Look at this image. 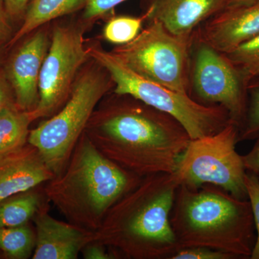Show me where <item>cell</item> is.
<instances>
[{"mask_svg":"<svg viewBox=\"0 0 259 259\" xmlns=\"http://www.w3.org/2000/svg\"><path fill=\"white\" fill-rule=\"evenodd\" d=\"M116 95V94H115ZM118 95L98 125L99 151L140 177L176 171L191 141L176 119L129 95Z\"/></svg>","mask_w":259,"mask_h":259,"instance_id":"cell-1","label":"cell"},{"mask_svg":"<svg viewBox=\"0 0 259 259\" xmlns=\"http://www.w3.org/2000/svg\"><path fill=\"white\" fill-rule=\"evenodd\" d=\"M176 173L144 177L107 211L97 240L128 258L169 259L180 249L170 223Z\"/></svg>","mask_w":259,"mask_h":259,"instance_id":"cell-2","label":"cell"},{"mask_svg":"<svg viewBox=\"0 0 259 259\" xmlns=\"http://www.w3.org/2000/svg\"><path fill=\"white\" fill-rule=\"evenodd\" d=\"M170 223L180 248L206 247L250 258L255 241L248 199L236 198L211 185L190 188L180 185Z\"/></svg>","mask_w":259,"mask_h":259,"instance_id":"cell-3","label":"cell"},{"mask_svg":"<svg viewBox=\"0 0 259 259\" xmlns=\"http://www.w3.org/2000/svg\"><path fill=\"white\" fill-rule=\"evenodd\" d=\"M71 156L66 171L48 186L47 195L75 226L94 232L109 209L143 178L116 164L85 136Z\"/></svg>","mask_w":259,"mask_h":259,"instance_id":"cell-4","label":"cell"},{"mask_svg":"<svg viewBox=\"0 0 259 259\" xmlns=\"http://www.w3.org/2000/svg\"><path fill=\"white\" fill-rule=\"evenodd\" d=\"M89 54L110 75L116 95H129L171 116L192 139L215 134L231 121L224 107L202 105L190 95L146 79L122 64L112 52L92 48Z\"/></svg>","mask_w":259,"mask_h":259,"instance_id":"cell-5","label":"cell"},{"mask_svg":"<svg viewBox=\"0 0 259 259\" xmlns=\"http://www.w3.org/2000/svg\"><path fill=\"white\" fill-rule=\"evenodd\" d=\"M102 70L84 71L74 81L69 100L59 113L30 131L28 141L55 176L69 163L71 153L95 107L112 86Z\"/></svg>","mask_w":259,"mask_h":259,"instance_id":"cell-6","label":"cell"},{"mask_svg":"<svg viewBox=\"0 0 259 259\" xmlns=\"http://www.w3.org/2000/svg\"><path fill=\"white\" fill-rule=\"evenodd\" d=\"M194 35L179 36L160 22L151 21L134 40L117 46L112 53L140 76L189 95Z\"/></svg>","mask_w":259,"mask_h":259,"instance_id":"cell-7","label":"cell"},{"mask_svg":"<svg viewBox=\"0 0 259 259\" xmlns=\"http://www.w3.org/2000/svg\"><path fill=\"white\" fill-rule=\"evenodd\" d=\"M240 128L230 121L221 131L192 139L175 173L180 185L199 188L211 185L235 197L248 199L243 158L236 151Z\"/></svg>","mask_w":259,"mask_h":259,"instance_id":"cell-8","label":"cell"},{"mask_svg":"<svg viewBox=\"0 0 259 259\" xmlns=\"http://www.w3.org/2000/svg\"><path fill=\"white\" fill-rule=\"evenodd\" d=\"M189 95L199 103L220 105L241 130L246 115L247 84L226 54L206 44L194 32L191 49Z\"/></svg>","mask_w":259,"mask_h":259,"instance_id":"cell-9","label":"cell"},{"mask_svg":"<svg viewBox=\"0 0 259 259\" xmlns=\"http://www.w3.org/2000/svg\"><path fill=\"white\" fill-rule=\"evenodd\" d=\"M83 35L82 29L74 25L53 30L40 71L38 102L30 111L33 121L54 113L70 95L78 71L90 57Z\"/></svg>","mask_w":259,"mask_h":259,"instance_id":"cell-10","label":"cell"},{"mask_svg":"<svg viewBox=\"0 0 259 259\" xmlns=\"http://www.w3.org/2000/svg\"><path fill=\"white\" fill-rule=\"evenodd\" d=\"M196 35L216 50L227 54L259 34V0L229 5L209 18Z\"/></svg>","mask_w":259,"mask_h":259,"instance_id":"cell-11","label":"cell"},{"mask_svg":"<svg viewBox=\"0 0 259 259\" xmlns=\"http://www.w3.org/2000/svg\"><path fill=\"white\" fill-rule=\"evenodd\" d=\"M49 38L45 30L29 37L12 57L8 74L14 93L15 105L24 111H32L38 102V84Z\"/></svg>","mask_w":259,"mask_h":259,"instance_id":"cell-12","label":"cell"},{"mask_svg":"<svg viewBox=\"0 0 259 259\" xmlns=\"http://www.w3.org/2000/svg\"><path fill=\"white\" fill-rule=\"evenodd\" d=\"M232 0H148L145 21L160 22L171 33L191 37L209 18L226 9Z\"/></svg>","mask_w":259,"mask_h":259,"instance_id":"cell-13","label":"cell"},{"mask_svg":"<svg viewBox=\"0 0 259 259\" xmlns=\"http://www.w3.org/2000/svg\"><path fill=\"white\" fill-rule=\"evenodd\" d=\"M55 175L31 145L0 153V202L31 190Z\"/></svg>","mask_w":259,"mask_h":259,"instance_id":"cell-14","label":"cell"},{"mask_svg":"<svg viewBox=\"0 0 259 259\" xmlns=\"http://www.w3.org/2000/svg\"><path fill=\"white\" fill-rule=\"evenodd\" d=\"M35 214L33 259H76L80 250L97 240L95 232L56 221L47 212Z\"/></svg>","mask_w":259,"mask_h":259,"instance_id":"cell-15","label":"cell"},{"mask_svg":"<svg viewBox=\"0 0 259 259\" xmlns=\"http://www.w3.org/2000/svg\"><path fill=\"white\" fill-rule=\"evenodd\" d=\"M87 0H31L24 15L23 25L9 40L13 46L44 24L83 9Z\"/></svg>","mask_w":259,"mask_h":259,"instance_id":"cell-16","label":"cell"},{"mask_svg":"<svg viewBox=\"0 0 259 259\" xmlns=\"http://www.w3.org/2000/svg\"><path fill=\"white\" fill-rule=\"evenodd\" d=\"M32 121L30 112L20 110L15 103L3 109L0 112V153L26 145Z\"/></svg>","mask_w":259,"mask_h":259,"instance_id":"cell-17","label":"cell"},{"mask_svg":"<svg viewBox=\"0 0 259 259\" xmlns=\"http://www.w3.org/2000/svg\"><path fill=\"white\" fill-rule=\"evenodd\" d=\"M40 207L39 197L31 190L11 196L0 202V228L28 224Z\"/></svg>","mask_w":259,"mask_h":259,"instance_id":"cell-18","label":"cell"},{"mask_svg":"<svg viewBox=\"0 0 259 259\" xmlns=\"http://www.w3.org/2000/svg\"><path fill=\"white\" fill-rule=\"evenodd\" d=\"M36 235L28 224L0 228V251L8 258L26 259L35 249Z\"/></svg>","mask_w":259,"mask_h":259,"instance_id":"cell-19","label":"cell"},{"mask_svg":"<svg viewBox=\"0 0 259 259\" xmlns=\"http://www.w3.org/2000/svg\"><path fill=\"white\" fill-rule=\"evenodd\" d=\"M226 55L241 73L247 86L250 80L259 76V34Z\"/></svg>","mask_w":259,"mask_h":259,"instance_id":"cell-20","label":"cell"},{"mask_svg":"<svg viewBox=\"0 0 259 259\" xmlns=\"http://www.w3.org/2000/svg\"><path fill=\"white\" fill-rule=\"evenodd\" d=\"M144 21L143 16L114 17L104 28L103 36L107 41L117 46L128 44L138 36Z\"/></svg>","mask_w":259,"mask_h":259,"instance_id":"cell-21","label":"cell"},{"mask_svg":"<svg viewBox=\"0 0 259 259\" xmlns=\"http://www.w3.org/2000/svg\"><path fill=\"white\" fill-rule=\"evenodd\" d=\"M248 103L244 123L240 130V141L255 139L259 134V76L247 86Z\"/></svg>","mask_w":259,"mask_h":259,"instance_id":"cell-22","label":"cell"},{"mask_svg":"<svg viewBox=\"0 0 259 259\" xmlns=\"http://www.w3.org/2000/svg\"><path fill=\"white\" fill-rule=\"evenodd\" d=\"M248 199L251 206L256 236L250 259H259V179L249 172L245 178Z\"/></svg>","mask_w":259,"mask_h":259,"instance_id":"cell-23","label":"cell"},{"mask_svg":"<svg viewBox=\"0 0 259 259\" xmlns=\"http://www.w3.org/2000/svg\"><path fill=\"white\" fill-rule=\"evenodd\" d=\"M234 256L221 250L206 247L180 248L169 259H233Z\"/></svg>","mask_w":259,"mask_h":259,"instance_id":"cell-24","label":"cell"},{"mask_svg":"<svg viewBox=\"0 0 259 259\" xmlns=\"http://www.w3.org/2000/svg\"><path fill=\"white\" fill-rule=\"evenodd\" d=\"M127 0H87L83 8V18L93 21L108 14L116 7Z\"/></svg>","mask_w":259,"mask_h":259,"instance_id":"cell-25","label":"cell"},{"mask_svg":"<svg viewBox=\"0 0 259 259\" xmlns=\"http://www.w3.org/2000/svg\"><path fill=\"white\" fill-rule=\"evenodd\" d=\"M255 140V144L249 152L242 156V158L246 171L259 179V134Z\"/></svg>","mask_w":259,"mask_h":259,"instance_id":"cell-26","label":"cell"},{"mask_svg":"<svg viewBox=\"0 0 259 259\" xmlns=\"http://www.w3.org/2000/svg\"><path fill=\"white\" fill-rule=\"evenodd\" d=\"M4 3L10 18L18 19L25 15L29 0H4Z\"/></svg>","mask_w":259,"mask_h":259,"instance_id":"cell-27","label":"cell"},{"mask_svg":"<svg viewBox=\"0 0 259 259\" xmlns=\"http://www.w3.org/2000/svg\"><path fill=\"white\" fill-rule=\"evenodd\" d=\"M9 18L5 8L4 0H0V42L8 41L11 36L12 28Z\"/></svg>","mask_w":259,"mask_h":259,"instance_id":"cell-28","label":"cell"},{"mask_svg":"<svg viewBox=\"0 0 259 259\" xmlns=\"http://www.w3.org/2000/svg\"><path fill=\"white\" fill-rule=\"evenodd\" d=\"M83 258L86 259H110L115 255L107 253L102 245H88L83 251Z\"/></svg>","mask_w":259,"mask_h":259,"instance_id":"cell-29","label":"cell"},{"mask_svg":"<svg viewBox=\"0 0 259 259\" xmlns=\"http://www.w3.org/2000/svg\"><path fill=\"white\" fill-rule=\"evenodd\" d=\"M15 103L14 99L10 95L9 89L0 76V112L8 105Z\"/></svg>","mask_w":259,"mask_h":259,"instance_id":"cell-30","label":"cell"},{"mask_svg":"<svg viewBox=\"0 0 259 259\" xmlns=\"http://www.w3.org/2000/svg\"><path fill=\"white\" fill-rule=\"evenodd\" d=\"M253 0H232L231 5H245L248 4V3H251Z\"/></svg>","mask_w":259,"mask_h":259,"instance_id":"cell-31","label":"cell"}]
</instances>
